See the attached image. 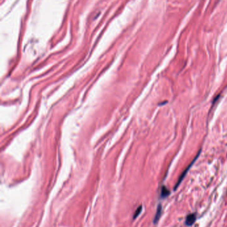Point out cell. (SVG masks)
Masks as SVG:
<instances>
[{"label": "cell", "mask_w": 227, "mask_h": 227, "mask_svg": "<svg viewBox=\"0 0 227 227\" xmlns=\"http://www.w3.org/2000/svg\"><path fill=\"white\" fill-rule=\"evenodd\" d=\"M200 154V151H199V152L198 153V154L196 155V157H195V159H194V160H193V161H192L191 164L188 166V167H187V168H186V169L183 171V173H182V174H181V175L180 176V177L179 178L178 181H177L176 184V185H175V188H174V190H175V191H176V189L178 188L179 186V185H180V184L181 183V182L182 181V180H183V179L185 178V177L186 176V174H187V173H188L189 170L191 169V167H192V165H193V164H194V163L195 162V161H196V160H197V158H198V157H199V156Z\"/></svg>", "instance_id": "1"}, {"label": "cell", "mask_w": 227, "mask_h": 227, "mask_svg": "<svg viewBox=\"0 0 227 227\" xmlns=\"http://www.w3.org/2000/svg\"><path fill=\"white\" fill-rule=\"evenodd\" d=\"M196 219V215L195 213H191L189 214V215H187L186 217V219L185 221V224L188 226H191L192 225H193Z\"/></svg>", "instance_id": "2"}, {"label": "cell", "mask_w": 227, "mask_h": 227, "mask_svg": "<svg viewBox=\"0 0 227 227\" xmlns=\"http://www.w3.org/2000/svg\"><path fill=\"white\" fill-rule=\"evenodd\" d=\"M162 215V205L161 203L159 204L157 206V213L156 215L155 216V218L153 220V223L154 224H157V223L161 218V216Z\"/></svg>", "instance_id": "3"}, {"label": "cell", "mask_w": 227, "mask_h": 227, "mask_svg": "<svg viewBox=\"0 0 227 227\" xmlns=\"http://www.w3.org/2000/svg\"><path fill=\"white\" fill-rule=\"evenodd\" d=\"M171 194L170 191H169L165 186H162L161 188V197L162 199H165L167 197H169Z\"/></svg>", "instance_id": "4"}, {"label": "cell", "mask_w": 227, "mask_h": 227, "mask_svg": "<svg viewBox=\"0 0 227 227\" xmlns=\"http://www.w3.org/2000/svg\"><path fill=\"white\" fill-rule=\"evenodd\" d=\"M142 206H140L138 207L137 209V210H136V211H135V213L134 215H133V219H137V217L141 214V211H142Z\"/></svg>", "instance_id": "5"}]
</instances>
